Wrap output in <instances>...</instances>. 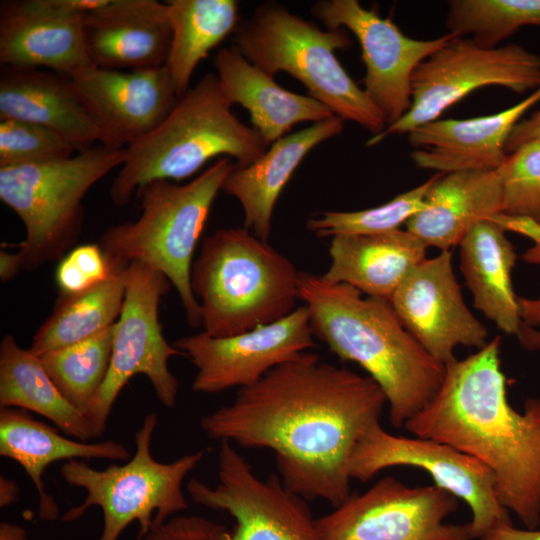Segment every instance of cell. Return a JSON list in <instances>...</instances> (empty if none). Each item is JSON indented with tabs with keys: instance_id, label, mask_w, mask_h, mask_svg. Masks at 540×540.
Returning <instances> with one entry per match:
<instances>
[{
	"instance_id": "obj_1",
	"label": "cell",
	"mask_w": 540,
	"mask_h": 540,
	"mask_svg": "<svg viewBox=\"0 0 540 540\" xmlns=\"http://www.w3.org/2000/svg\"><path fill=\"white\" fill-rule=\"evenodd\" d=\"M386 404L369 376L306 351L240 388L231 403L204 415L200 427L212 440L270 449L287 489L337 507L352 494L353 450Z\"/></svg>"
},
{
	"instance_id": "obj_2",
	"label": "cell",
	"mask_w": 540,
	"mask_h": 540,
	"mask_svg": "<svg viewBox=\"0 0 540 540\" xmlns=\"http://www.w3.org/2000/svg\"><path fill=\"white\" fill-rule=\"evenodd\" d=\"M499 336L445 365L432 401L406 422L416 437L470 455L492 472L499 503L527 529L540 525V396L517 411L507 397Z\"/></svg>"
},
{
	"instance_id": "obj_3",
	"label": "cell",
	"mask_w": 540,
	"mask_h": 540,
	"mask_svg": "<svg viewBox=\"0 0 540 540\" xmlns=\"http://www.w3.org/2000/svg\"><path fill=\"white\" fill-rule=\"evenodd\" d=\"M299 300L315 338L343 361L358 364L383 391L396 428L422 411L443 382L445 366L404 327L390 302L299 271Z\"/></svg>"
},
{
	"instance_id": "obj_4",
	"label": "cell",
	"mask_w": 540,
	"mask_h": 540,
	"mask_svg": "<svg viewBox=\"0 0 540 540\" xmlns=\"http://www.w3.org/2000/svg\"><path fill=\"white\" fill-rule=\"evenodd\" d=\"M268 145L231 111L216 74L206 73L183 94L165 119L150 133L126 147V160L110 187L116 206L154 180L181 181L215 157H233L245 167L260 158Z\"/></svg>"
},
{
	"instance_id": "obj_5",
	"label": "cell",
	"mask_w": 540,
	"mask_h": 540,
	"mask_svg": "<svg viewBox=\"0 0 540 540\" xmlns=\"http://www.w3.org/2000/svg\"><path fill=\"white\" fill-rule=\"evenodd\" d=\"M298 275L290 259L244 226L217 229L191 269L203 331L233 336L288 316L299 300Z\"/></svg>"
},
{
	"instance_id": "obj_6",
	"label": "cell",
	"mask_w": 540,
	"mask_h": 540,
	"mask_svg": "<svg viewBox=\"0 0 540 540\" xmlns=\"http://www.w3.org/2000/svg\"><path fill=\"white\" fill-rule=\"evenodd\" d=\"M234 166L231 158L220 157L185 184L169 180L145 184L137 191L142 209L139 218L108 228L98 242L117 267L139 261L164 274L193 328L202 325L191 287L193 255L212 205Z\"/></svg>"
},
{
	"instance_id": "obj_7",
	"label": "cell",
	"mask_w": 540,
	"mask_h": 540,
	"mask_svg": "<svg viewBox=\"0 0 540 540\" xmlns=\"http://www.w3.org/2000/svg\"><path fill=\"white\" fill-rule=\"evenodd\" d=\"M234 46L271 77L285 72L300 81L308 95L344 121H352L374 135L387 124L364 89L346 72L335 51L351 40L343 30H323L314 22L291 13L277 2L260 4L240 20L233 33Z\"/></svg>"
},
{
	"instance_id": "obj_8",
	"label": "cell",
	"mask_w": 540,
	"mask_h": 540,
	"mask_svg": "<svg viewBox=\"0 0 540 540\" xmlns=\"http://www.w3.org/2000/svg\"><path fill=\"white\" fill-rule=\"evenodd\" d=\"M126 147L101 143L74 156L0 167V199L23 222L17 245L22 268L35 270L62 259L79 239L83 199L90 188L126 160Z\"/></svg>"
},
{
	"instance_id": "obj_9",
	"label": "cell",
	"mask_w": 540,
	"mask_h": 540,
	"mask_svg": "<svg viewBox=\"0 0 540 540\" xmlns=\"http://www.w3.org/2000/svg\"><path fill=\"white\" fill-rule=\"evenodd\" d=\"M157 424V413L144 417L135 433V453L122 465L111 464L98 470L74 459L61 466L63 480L86 492L82 503L64 513L63 521L78 520L89 508L97 506L103 513V529L98 540H118L135 521L140 527V539L153 526L188 508L183 482L205 453H188L171 462L154 459L151 442Z\"/></svg>"
},
{
	"instance_id": "obj_10",
	"label": "cell",
	"mask_w": 540,
	"mask_h": 540,
	"mask_svg": "<svg viewBox=\"0 0 540 540\" xmlns=\"http://www.w3.org/2000/svg\"><path fill=\"white\" fill-rule=\"evenodd\" d=\"M125 297L115 323L111 363L96 396L84 409L94 438L106 431L111 410L121 390L135 375L146 376L159 402L173 408L179 382L168 367L173 356L183 355L170 345L159 322V302L170 288L164 274L139 261L122 272Z\"/></svg>"
},
{
	"instance_id": "obj_11",
	"label": "cell",
	"mask_w": 540,
	"mask_h": 540,
	"mask_svg": "<svg viewBox=\"0 0 540 540\" xmlns=\"http://www.w3.org/2000/svg\"><path fill=\"white\" fill-rule=\"evenodd\" d=\"M486 86L517 94L535 91L540 88V55L515 43L488 48L454 35L415 69L408 112L366 145L374 146L388 136L408 134L435 121L465 96Z\"/></svg>"
},
{
	"instance_id": "obj_12",
	"label": "cell",
	"mask_w": 540,
	"mask_h": 540,
	"mask_svg": "<svg viewBox=\"0 0 540 540\" xmlns=\"http://www.w3.org/2000/svg\"><path fill=\"white\" fill-rule=\"evenodd\" d=\"M411 466L426 471L434 484L463 500L471 511L472 538L512 524L510 512L498 501L490 469L476 458L435 440L395 436L377 422L358 440L349 463L351 479L368 482L380 471Z\"/></svg>"
},
{
	"instance_id": "obj_13",
	"label": "cell",
	"mask_w": 540,
	"mask_h": 540,
	"mask_svg": "<svg viewBox=\"0 0 540 540\" xmlns=\"http://www.w3.org/2000/svg\"><path fill=\"white\" fill-rule=\"evenodd\" d=\"M458 498L436 486H408L393 476L351 494L316 519L319 540H472L468 524L444 522Z\"/></svg>"
},
{
	"instance_id": "obj_14",
	"label": "cell",
	"mask_w": 540,
	"mask_h": 540,
	"mask_svg": "<svg viewBox=\"0 0 540 540\" xmlns=\"http://www.w3.org/2000/svg\"><path fill=\"white\" fill-rule=\"evenodd\" d=\"M217 466L216 485L193 478L186 490L194 503L234 518L222 540H319L306 499L287 489L279 475L259 478L230 442H220Z\"/></svg>"
},
{
	"instance_id": "obj_15",
	"label": "cell",
	"mask_w": 540,
	"mask_h": 540,
	"mask_svg": "<svg viewBox=\"0 0 540 540\" xmlns=\"http://www.w3.org/2000/svg\"><path fill=\"white\" fill-rule=\"evenodd\" d=\"M311 13L327 29L346 28L358 40L365 64L364 91L387 126L400 120L411 107V81L415 69L454 35L431 40L403 34L390 19L364 8L357 0H321Z\"/></svg>"
},
{
	"instance_id": "obj_16",
	"label": "cell",
	"mask_w": 540,
	"mask_h": 540,
	"mask_svg": "<svg viewBox=\"0 0 540 540\" xmlns=\"http://www.w3.org/2000/svg\"><path fill=\"white\" fill-rule=\"evenodd\" d=\"M173 346L197 368L196 393L244 388L270 370L316 346L305 305L288 316L241 334L213 337L205 331L177 339Z\"/></svg>"
},
{
	"instance_id": "obj_17",
	"label": "cell",
	"mask_w": 540,
	"mask_h": 540,
	"mask_svg": "<svg viewBox=\"0 0 540 540\" xmlns=\"http://www.w3.org/2000/svg\"><path fill=\"white\" fill-rule=\"evenodd\" d=\"M389 302L404 327L444 366L457 359L458 346L479 350L488 343L487 328L464 301L451 251L418 263Z\"/></svg>"
},
{
	"instance_id": "obj_18",
	"label": "cell",
	"mask_w": 540,
	"mask_h": 540,
	"mask_svg": "<svg viewBox=\"0 0 540 540\" xmlns=\"http://www.w3.org/2000/svg\"><path fill=\"white\" fill-rule=\"evenodd\" d=\"M104 145L125 148L156 128L180 98L165 65L135 70L87 66L70 76Z\"/></svg>"
},
{
	"instance_id": "obj_19",
	"label": "cell",
	"mask_w": 540,
	"mask_h": 540,
	"mask_svg": "<svg viewBox=\"0 0 540 540\" xmlns=\"http://www.w3.org/2000/svg\"><path fill=\"white\" fill-rule=\"evenodd\" d=\"M540 102V88L495 114L468 119L435 120L408 135L411 158L421 169L447 174L498 170L507 159L508 139L521 117Z\"/></svg>"
},
{
	"instance_id": "obj_20",
	"label": "cell",
	"mask_w": 540,
	"mask_h": 540,
	"mask_svg": "<svg viewBox=\"0 0 540 540\" xmlns=\"http://www.w3.org/2000/svg\"><path fill=\"white\" fill-rule=\"evenodd\" d=\"M91 63L104 69H143L166 64L172 29L166 2L109 0L83 16Z\"/></svg>"
},
{
	"instance_id": "obj_21",
	"label": "cell",
	"mask_w": 540,
	"mask_h": 540,
	"mask_svg": "<svg viewBox=\"0 0 540 540\" xmlns=\"http://www.w3.org/2000/svg\"><path fill=\"white\" fill-rule=\"evenodd\" d=\"M0 63L66 77L92 65L84 43L83 17L55 13L43 0L1 1Z\"/></svg>"
},
{
	"instance_id": "obj_22",
	"label": "cell",
	"mask_w": 540,
	"mask_h": 540,
	"mask_svg": "<svg viewBox=\"0 0 540 540\" xmlns=\"http://www.w3.org/2000/svg\"><path fill=\"white\" fill-rule=\"evenodd\" d=\"M47 127L79 151L103 144V133L70 77L38 68L1 67L0 120Z\"/></svg>"
},
{
	"instance_id": "obj_23",
	"label": "cell",
	"mask_w": 540,
	"mask_h": 540,
	"mask_svg": "<svg viewBox=\"0 0 540 540\" xmlns=\"http://www.w3.org/2000/svg\"><path fill=\"white\" fill-rule=\"evenodd\" d=\"M343 129L344 120L334 115L280 138L252 164L234 166L222 190L240 203L244 227L269 241L275 205L296 168L312 149Z\"/></svg>"
},
{
	"instance_id": "obj_24",
	"label": "cell",
	"mask_w": 540,
	"mask_h": 540,
	"mask_svg": "<svg viewBox=\"0 0 540 540\" xmlns=\"http://www.w3.org/2000/svg\"><path fill=\"white\" fill-rule=\"evenodd\" d=\"M214 66L227 102L249 111L253 128L268 146L298 123H317L334 116L313 97L279 86L274 77L248 61L234 45L218 50Z\"/></svg>"
},
{
	"instance_id": "obj_25",
	"label": "cell",
	"mask_w": 540,
	"mask_h": 540,
	"mask_svg": "<svg viewBox=\"0 0 540 540\" xmlns=\"http://www.w3.org/2000/svg\"><path fill=\"white\" fill-rule=\"evenodd\" d=\"M498 170L437 173L425 196V208L410 218L406 230L427 247L450 251L478 223L502 213Z\"/></svg>"
},
{
	"instance_id": "obj_26",
	"label": "cell",
	"mask_w": 540,
	"mask_h": 540,
	"mask_svg": "<svg viewBox=\"0 0 540 540\" xmlns=\"http://www.w3.org/2000/svg\"><path fill=\"white\" fill-rule=\"evenodd\" d=\"M428 247L408 230L331 238V283L350 285L368 297L389 301L408 273L426 258Z\"/></svg>"
},
{
	"instance_id": "obj_27",
	"label": "cell",
	"mask_w": 540,
	"mask_h": 540,
	"mask_svg": "<svg viewBox=\"0 0 540 540\" xmlns=\"http://www.w3.org/2000/svg\"><path fill=\"white\" fill-rule=\"evenodd\" d=\"M0 455L18 463L29 476L39 496V517L46 521L59 518L56 501L43 481L48 466L61 460L130 458L128 449L117 441L89 443L66 438L57 429L16 408H0Z\"/></svg>"
},
{
	"instance_id": "obj_28",
	"label": "cell",
	"mask_w": 540,
	"mask_h": 540,
	"mask_svg": "<svg viewBox=\"0 0 540 540\" xmlns=\"http://www.w3.org/2000/svg\"><path fill=\"white\" fill-rule=\"evenodd\" d=\"M458 246L460 271L474 307L503 333L517 336L523 323L512 284L517 254L505 231L484 220Z\"/></svg>"
},
{
	"instance_id": "obj_29",
	"label": "cell",
	"mask_w": 540,
	"mask_h": 540,
	"mask_svg": "<svg viewBox=\"0 0 540 540\" xmlns=\"http://www.w3.org/2000/svg\"><path fill=\"white\" fill-rule=\"evenodd\" d=\"M0 407L39 414L77 440L94 439L83 412L64 397L40 356L20 347L11 334L0 343Z\"/></svg>"
},
{
	"instance_id": "obj_30",
	"label": "cell",
	"mask_w": 540,
	"mask_h": 540,
	"mask_svg": "<svg viewBox=\"0 0 540 540\" xmlns=\"http://www.w3.org/2000/svg\"><path fill=\"white\" fill-rule=\"evenodd\" d=\"M169 21L172 40L167 67L177 94L181 97L190 88L198 64L227 36L234 33L239 18L235 0H169Z\"/></svg>"
},
{
	"instance_id": "obj_31",
	"label": "cell",
	"mask_w": 540,
	"mask_h": 540,
	"mask_svg": "<svg viewBox=\"0 0 540 540\" xmlns=\"http://www.w3.org/2000/svg\"><path fill=\"white\" fill-rule=\"evenodd\" d=\"M123 270L88 291L60 294L52 314L36 331L29 349L40 356L88 339L115 324L125 297Z\"/></svg>"
},
{
	"instance_id": "obj_32",
	"label": "cell",
	"mask_w": 540,
	"mask_h": 540,
	"mask_svg": "<svg viewBox=\"0 0 540 540\" xmlns=\"http://www.w3.org/2000/svg\"><path fill=\"white\" fill-rule=\"evenodd\" d=\"M114 330L115 324L88 339L40 355L58 389L82 412L107 377Z\"/></svg>"
},
{
	"instance_id": "obj_33",
	"label": "cell",
	"mask_w": 540,
	"mask_h": 540,
	"mask_svg": "<svg viewBox=\"0 0 540 540\" xmlns=\"http://www.w3.org/2000/svg\"><path fill=\"white\" fill-rule=\"evenodd\" d=\"M446 24L448 32L497 47L523 27H540V0H451Z\"/></svg>"
},
{
	"instance_id": "obj_34",
	"label": "cell",
	"mask_w": 540,
	"mask_h": 540,
	"mask_svg": "<svg viewBox=\"0 0 540 540\" xmlns=\"http://www.w3.org/2000/svg\"><path fill=\"white\" fill-rule=\"evenodd\" d=\"M396 195L379 206L358 211H324L313 214L306 228L318 238L336 235L380 234L400 229L425 208V196L436 178Z\"/></svg>"
},
{
	"instance_id": "obj_35",
	"label": "cell",
	"mask_w": 540,
	"mask_h": 540,
	"mask_svg": "<svg viewBox=\"0 0 540 540\" xmlns=\"http://www.w3.org/2000/svg\"><path fill=\"white\" fill-rule=\"evenodd\" d=\"M79 150L57 132L31 122L0 120V167L74 156Z\"/></svg>"
},
{
	"instance_id": "obj_36",
	"label": "cell",
	"mask_w": 540,
	"mask_h": 540,
	"mask_svg": "<svg viewBox=\"0 0 540 540\" xmlns=\"http://www.w3.org/2000/svg\"><path fill=\"white\" fill-rule=\"evenodd\" d=\"M498 172L503 191L502 213L540 222V137L508 154Z\"/></svg>"
},
{
	"instance_id": "obj_37",
	"label": "cell",
	"mask_w": 540,
	"mask_h": 540,
	"mask_svg": "<svg viewBox=\"0 0 540 540\" xmlns=\"http://www.w3.org/2000/svg\"><path fill=\"white\" fill-rule=\"evenodd\" d=\"M124 268L113 265L99 244H84L73 248L60 260L56 282L60 294H78L98 286Z\"/></svg>"
},
{
	"instance_id": "obj_38",
	"label": "cell",
	"mask_w": 540,
	"mask_h": 540,
	"mask_svg": "<svg viewBox=\"0 0 540 540\" xmlns=\"http://www.w3.org/2000/svg\"><path fill=\"white\" fill-rule=\"evenodd\" d=\"M227 528L199 516H173L138 540H222Z\"/></svg>"
},
{
	"instance_id": "obj_39",
	"label": "cell",
	"mask_w": 540,
	"mask_h": 540,
	"mask_svg": "<svg viewBox=\"0 0 540 540\" xmlns=\"http://www.w3.org/2000/svg\"><path fill=\"white\" fill-rule=\"evenodd\" d=\"M488 220L496 223L505 232H515L531 239L534 244L524 252L523 261L529 264H540V222L530 217L503 213L495 214Z\"/></svg>"
},
{
	"instance_id": "obj_40",
	"label": "cell",
	"mask_w": 540,
	"mask_h": 540,
	"mask_svg": "<svg viewBox=\"0 0 540 540\" xmlns=\"http://www.w3.org/2000/svg\"><path fill=\"white\" fill-rule=\"evenodd\" d=\"M540 137V110L529 118L520 121L513 129L507 145L506 152L510 154L522 144Z\"/></svg>"
},
{
	"instance_id": "obj_41",
	"label": "cell",
	"mask_w": 540,
	"mask_h": 540,
	"mask_svg": "<svg viewBox=\"0 0 540 540\" xmlns=\"http://www.w3.org/2000/svg\"><path fill=\"white\" fill-rule=\"evenodd\" d=\"M480 540H540V530L516 528L503 524L491 529Z\"/></svg>"
},
{
	"instance_id": "obj_42",
	"label": "cell",
	"mask_w": 540,
	"mask_h": 540,
	"mask_svg": "<svg viewBox=\"0 0 540 540\" xmlns=\"http://www.w3.org/2000/svg\"><path fill=\"white\" fill-rule=\"evenodd\" d=\"M521 320L530 327L540 326V295L536 298L518 297Z\"/></svg>"
},
{
	"instance_id": "obj_43",
	"label": "cell",
	"mask_w": 540,
	"mask_h": 540,
	"mask_svg": "<svg viewBox=\"0 0 540 540\" xmlns=\"http://www.w3.org/2000/svg\"><path fill=\"white\" fill-rule=\"evenodd\" d=\"M23 269L18 252L0 251V279L2 282L12 280Z\"/></svg>"
},
{
	"instance_id": "obj_44",
	"label": "cell",
	"mask_w": 540,
	"mask_h": 540,
	"mask_svg": "<svg viewBox=\"0 0 540 540\" xmlns=\"http://www.w3.org/2000/svg\"><path fill=\"white\" fill-rule=\"evenodd\" d=\"M20 495L17 483L6 477H0V507L5 508L14 504Z\"/></svg>"
},
{
	"instance_id": "obj_45",
	"label": "cell",
	"mask_w": 540,
	"mask_h": 540,
	"mask_svg": "<svg viewBox=\"0 0 540 540\" xmlns=\"http://www.w3.org/2000/svg\"><path fill=\"white\" fill-rule=\"evenodd\" d=\"M520 344L527 350H540V331L522 323L516 336Z\"/></svg>"
},
{
	"instance_id": "obj_46",
	"label": "cell",
	"mask_w": 540,
	"mask_h": 540,
	"mask_svg": "<svg viewBox=\"0 0 540 540\" xmlns=\"http://www.w3.org/2000/svg\"><path fill=\"white\" fill-rule=\"evenodd\" d=\"M0 540H28V536L22 526L2 521L0 523Z\"/></svg>"
}]
</instances>
